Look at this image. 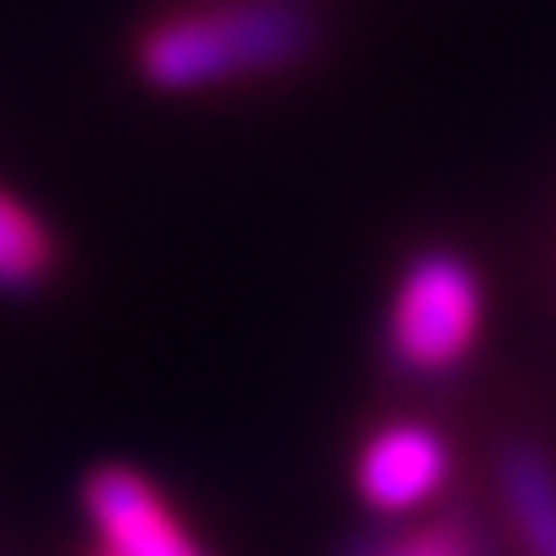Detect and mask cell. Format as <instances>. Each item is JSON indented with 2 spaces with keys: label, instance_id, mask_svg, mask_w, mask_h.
Instances as JSON below:
<instances>
[{
  "label": "cell",
  "instance_id": "1",
  "mask_svg": "<svg viewBox=\"0 0 556 556\" xmlns=\"http://www.w3.org/2000/svg\"><path fill=\"white\" fill-rule=\"evenodd\" d=\"M314 49V16L298 0H189L136 43V71L157 92H205L298 65Z\"/></svg>",
  "mask_w": 556,
  "mask_h": 556
},
{
  "label": "cell",
  "instance_id": "2",
  "mask_svg": "<svg viewBox=\"0 0 556 556\" xmlns=\"http://www.w3.org/2000/svg\"><path fill=\"white\" fill-rule=\"evenodd\" d=\"M481 330V281L459 254H421L389 314V357L405 372H448Z\"/></svg>",
  "mask_w": 556,
  "mask_h": 556
},
{
  "label": "cell",
  "instance_id": "3",
  "mask_svg": "<svg viewBox=\"0 0 556 556\" xmlns=\"http://www.w3.org/2000/svg\"><path fill=\"white\" fill-rule=\"evenodd\" d=\"M443 476H448V448L421 421H394V427L372 432L357 459V486L383 514L421 508L427 497H438Z\"/></svg>",
  "mask_w": 556,
  "mask_h": 556
},
{
  "label": "cell",
  "instance_id": "4",
  "mask_svg": "<svg viewBox=\"0 0 556 556\" xmlns=\"http://www.w3.org/2000/svg\"><path fill=\"white\" fill-rule=\"evenodd\" d=\"M503 492H508V514L514 530L530 556H556V470L535 454L519 448L503 465Z\"/></svg>",
  "mask_w": 556,
  "mask_h": 556
},
{
  "label": "cell",
  "instance_id": "5",
  "mask_svg": "<svg viewBox=\"0 0 556 556\" xmlns=\"http://www.w3.org/2000/svg\"><path fill=\"white\" fill-rule=\"evenodd\" d=\"M54 270L49 227L0 189V292H38Z\"/></svg>",
  "mask_w": 556,
  "mask_h": 556
},
{
  "label": "cell",
  "instance_id": "6",
  "mask_svg": "<svg viewBox=\"0 0 556 556\" xmlns=\"http://www.w3.org/2000/svg\"><path fill=\"white\" fill-rule=\"evenodd\" d=\"M368 556H481V541L465 530V525H432V530H416L405 541H389Z\"/></svg>",
  "mask_w": 556,
  "mask_h": 556
},
{
  "label": "cell",
  "instance_id": "7",
  "mask_svg": "<svg viewBox=\"0 0 556 556\" xmlns=\"http://www.w3.org/2000/svg\"><path fill=\"white\" fill-rule=\"evenodd\" d=\"M103 556H114V552H103Z\"/></svg>",
  "mask_w": 556,
  "mask_h": 556
}]
</instances>
